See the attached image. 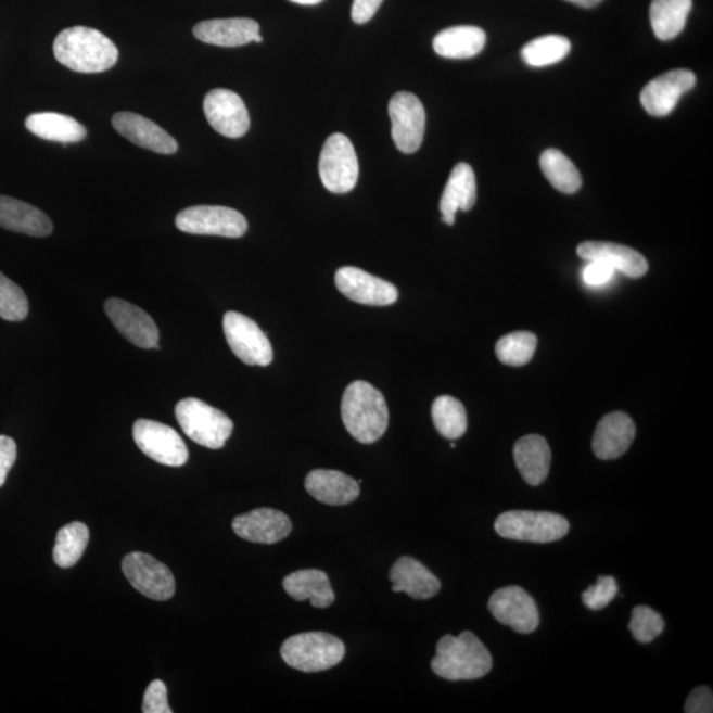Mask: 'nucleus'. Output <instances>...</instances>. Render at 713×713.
Instances as JSON below:
<instances>
[{
	"mask_svg": "<svg viewBox=\"0 0 713 713\" xmlns=\"http://www.w3.org/2000/svg\"><path fill=\"white\" fill-rule=\"evenodd\" d=\"M54 58L61 65L79 73L112 69L118 61V48L107 36L90 27H71L53 42Z\"/></svg>",
	"mask_w": 713,
	"mask_h": 713,
	"instance_id": "nucleus-1",
	"label": "nucleus"
},
{
	"mask_svg": "<svg viewBox=\"0 0 713 713\" xmlns=\"http://www.w3.org/2000/svg\"><path fill=\"white\" fill-rule=\"evenodd\" d=\"M341 417L345 429L357 442L371 444L380 441L389 426L385 396L368 382H353L343 395Z\"/></svg>",
	"mask_w": 713,
	"mask_h": 713,
	"instance_id": "nucleus-2",
	"label": "nucleus"
},
{
	"mask_svg": "<svg viewBox=\"0 0 713 713\" xmlns=\"http://www.w3.org/2000/svg\"><path fill=\"white\" fill-rule=\"evenodd\" d=\"M493 660L485 645L472 632L444 636L431 662L432 672L447 680H474L491 673Z\"/></svg>",
	"mask_w": 713,
	"mask_h": 713,
	"instance_id": "nucleus-3",
	"label": "nucleus"
},
{
	"mask_svg": "<svg viewBox=\"0 0 713 713\" xmlns=\"http://www.w3.org/2000/svg\"><path fill=\"white\" fill-rule=\"evenodd\" d=\"M280 654L290 667L298 672L319 673L344 660L345 646L329 633H301L285 639Z\"/></svg>",
	"mask_w": 713,
	"mask_h": 713,
	"instance_id": "nucleus-4",
	"label": "nucleus"
},
{
	"mask_svg": "<svg viewBox=\"0 0 713 713\" xmlns=\"http://www.w3.org/2000/svg\"><path fill=\"white\" fill-rule=\"evenodd\" d=\"M175 416L189 438L211 449L222 448L234 429L222 411L196 398L180 400Z\"/></svg>",
	"mask_w": 713,
	"mask_h": 713,
	"instance_id": "nucleus-5",
	"label": "nucleus"
},
{
	"mask_svg": "<svg viewBox=\"0 0 713 713\" xmlns=\"http://www.w3.org/2000/svg\"><path fill=\"white\" fill-rule=\"evenodd\" d=\"M495 530L505 539L551 544L569 534L570 523L550 511L510 510L497 518Z\"/></svg>",
	"mask_w": 713,
	"mask_h": 713,
	"instance_id": "nucleus-6",
	"label": "nucleus"
},
{
	"mask_svg": "<svg viewBox=\"0 0 713 713\" xmlns=\"http://www.w3.org/2000/svg\"><path fill=\"white\" fill-rule=\"evenodd\" d=\"M319 173L329 192L344 194L353 191L359 175V164L351 139L344 133H333L322 148Z\"/></svg>",
	"mask_w": 713,
	"mask_h": 713,
	"instance_id": "nucleus-7",
	"label": "nucleus"
},
{
	"mask_svg": "<svg viewBox=\"0 0 713 713\" xmlns=\"http://www.w3.org/2000/svg\"><path fill=\"white\" fill-rule=\"evenodd\" d=\"M176 227L188 234L240 238L246 234L247 221L242 213L227 206L198 205L181 211Z\"/></svg>",
	"mask_w": 713,
	"mask_h": 713,
	"instance_id": "nucleus-8",
	"label": "nucleus"
},
{
	"mask_svg": "<svg viewBox=\"0 0 713 713\" xmlns=\"http://www.w3.org/2000/svg\"><path fill=\"white\" fill-rule=\"evenodd\" d=\"M224 332L230 349L250 367H267L273 359V351L266 334L250 317L228 313L224 316Z\"/></svg>",
	"mask_w": 713,
	"mask_h": 713,
	"instance_id": "nucleus-9",
	"label": "nucleus"
},
{
	"mask_svg": "<svg viewBox=\"0 0 713 713\" xmlns=\"http://www.w3.org/2000/svg\"><path fill=\"white\" fill-rule=\"evenodd\" d=\"M132 435L138 448L158 464L182 467L188 461L186 443L173 426L139 419L133 424Z\"/></svg>",
	"mask_w": 713,
	"mask_h": 713,
	"instance_id": "nucleus-10",
	"label": "nucleus"
},
{
	"mask_svg": "<svg viewBox=\"0 0 713 713\" xmlns=\"http://www.w3.org/2000/svg\"><path fill=\"white\" fill-rule=\"evenodd\" d=\"M127 581L138 593L156 601H166L175 595L176 583L166 564L144 552L126 555L122 562Z\"/></svg>",
	"mask_w": 713,
	"mask_h": 713,
	"instance_id": "nucleus-11",
	"label": "nucleus"
},
{
	"mask_svg": "<svg viewBox=\"0 0 713 713\" xmlns=\"http://www.w3.org/2000/svg\"><path fill=\"white\" fill-rule=\"evenodd\" d=\"M392 118V137L396 149L413 154L423 143L425 110L418 97L407 91L395 94L389 105Z\"/></svg>",
	"mask_w": 713,
	"mask_h": 713,
	"instance_id": "nucleus-12",
	"label": "nucleus"
},
{
	"mask_svg": "<svg viewBox=\"0 0 713 713\" xmlns=\"http://www.w3.org/2000/svg\"><path fill=\"white\" fill-rule=\"evenodd\" d=\"M487 608L498 623L510 626L514 632L530 634L539 626L538 607L533 597L517 585L496 590Z\"/></svg>",
	"mask_w": 713,
	"mask_h": 713,
	"instance_id": "nucleus-13",
	"label": "nucleus"
},
{
	"mask_svg": "<svg viewBox=\"0 0 713 713\" xmlns=\"http://www.w3.org/2000/svg\"><path fill=\"white\" fill-rule=\"evenodd\" d=\"M334 282L341 294L364 306H392L399 295L394 284L358 267H341Z\"/></svg>",
	"mask_w": 713,
	"mask_h": 713,
	"instance_id": "nucleus-14",
	"label": "nucleus"
},
{
	"mask_svg": "<svg viewBox=\"0 0 713 713\" xmlns=\"http://www.w3.org/2000/svg\"><path fill=\"white\" fill-rule=\"evenodd\" d=\"M204 113L209 125L224 137L237 139L250 129L245 102L234 91L213 89L205 96Z\"/></svg>",
	"mask_w": 713,
	"mask_h": 713,
	"instance_id": "nucleus-15",
	"label": "nucleus"
},
{
	"mask_svg": "<svg viewBox=\"0 0 713 713\" xmlns=\"http://www.w3.org/2000/svg\"><path fill=\"white\" fill-rule=\"evenodd\" d=\"M105 313L131 344L142 349H158V329L152 317L133 304L112 297L105 303Z\"/></svg>",
	"mask_w": 713,
	"mask_h": 713,
	"instance_id": "nucleus-16",
	"label": "nucleus"
},
{
	"mask_svg": "<svg viewBox=\"0 0 713 713\" xmlns=\"http://www.w3.org/2000/svg\"><path fill=\"white\" fill-rule=\"evenodd\" d=\"M697 84L691 71L674 69L651 79L641 93L646 112L654 117H664L673 112L680 97L688 93Z\"/></svg>",
	"mask_w": 713,
	"mask_h": 713,
	"instance_id": "nucleus-17",
	"label": "nucleus"
},
{
	"mask_svg": "<svg viewBox=\"0 0 713 713\" xmlns=\"http://www.w3.org/2000/svg\"><path fill=\"white\" fill-rule=\"evenodd\" d=\"M233 530L240 538L253 544L273 545L288 538L292 523L282 511L260 508L234 518Z\"/></svg>",
	"mask_w": 713,
	"mask_h": 713,
	"instance_id": "nucleus-18",
	"label": "nucleus"
},
{
	"mask_svg": "<svg viewBox=\"0 0 713 713\" xmlns=\"http://www.w3.org/2000/svg\"><path fill=\"white\" fill-rule=\"evenodd\" d=\"M114 129L133 144L157 154L173 155L179 145L166 130L155 122L136 113L122 112L113 117Z\"/></svg>",
	"mask_w": 713,
	"mask_h": 713,
	"instance_id": "nucleus-19",
	"label": "nucleus"
},
{
	"mask_svg": "<svg viewBox=\"0 0 713 713\" xmlns=\"http://www.w3.org/2000/svg\"><path fill=\"white\" fill-rule=\"evenodd\" d=\"M636 437V424L625 412L608 413L596 426L593 449L600 460H614L626 454Z\"/></svg>",
	"mask_w": 713,
	"mask_h": 713,
	"instance_id": "nucleus-20",
	"label": "nucleus"
},
{
	"mask_svg": "<svg viewBox=\"0 0 713 713\" xmlns=\"http://www.w3.org/2000/svg\"><path fill=\"white\" fill-rule=\"evenodd\" d=\"M577 255L584 260H602L615 271L629 278H641L649 271L648 260L632 247L611 242H584L577 247Z\"/></svg>",
	"mask_w": 713,
	"mask_h": 713,
	"instance_id": "nucleus-21",
	"label": "nucleus"
},
{
	"mask_svg": "<svg viewBox=\"0 0 713 713\" xmlns=\"http://www.w3.org/2000/svg\"><path fill=\"white\" fill-rule=\"evenodd\" d=\"M390 581L393 583V593H405L417 600L431 599L442 588L441 581L422 563L410 557L396 560L390 571Z\"/></svg>",
	"mask_w": 713,
	"mask_h": 713,
	"instance_id": "nucleus-22",
	"label": "nucleus"
},
{
	"mask_svg": "<svg viewBox=\"0 0 713 713\" xmlns=\"http://www.w3.org/2000/svg\"><path fill=\"white\" fill-rule=\"evenodd\" d=\"M259 34V24L246 17L205 21L196 24L193 35L206 44L234 48L253 42Z\"/></svg>",
	"mask_w": 713,
	"mask_h": 713,
	"instance_id": "nucleus-23",
	"label": "nucleus"
},
{
	"mask_svg": "<svg viewBox=\"0 0 713 713\" xmlns=\"http://www.w3.org/2000/svg\"><path fill=\"white\" fill-rule=\"evenodd\" d=\"M306 489L317 501L331 506L352 504L359 496V484L355 479L329 469H316L308 473Z\"/></svg>",
	"mask_w": 713,
	"mask_h": 713,
	"instance_id": "nucleus-24",
	"label": "nucleus"
},
{
	"mask_svg": "<svg viewBox=\"0 0 713 713\" xmlns=\"http://www.w3.org/2000/svg\"><path fill=\"white\" fill-rule=\"evenodd\" d=\"M0 228L30 237L52 234L53 224L35 206L0 194Z\"/></svg>",
	"mask_w": 713,
	"mask_h": 713,
	"instance_id": "nucleus-25",
	"label": "nucleus"
},
{
	"mask_svg": "<svg viewBox=\"0 0 713 713\" xmlns=\"http://www.w3.org/2000/svg\"><path fill=\"white\" fill-rule=\"evenodd\" d=\"M478 200V186L473 169L467 163H459L450 173L442 194L441 212L443 222L453 227L457 211H471Z\"/></svg>",
	"mask_w": 713,
	"mask_h": 713,
	"instance_id": "nucleus-26",
	"label": "nucleus"
},
{
	"mask_svg": "<svg viewBox=\"0 0 713 713\" xmlns=\"http://www.w3.org/2000/svg\"><path fill=\"white\" fill-rule=\"evenodd\" d=\"M518 471L529 485L544 484L551 467V449L544 436L527 435L514 446Z\"/></svg>",
	"mask_w": 713,
	"mask_h": 713,
	"instance_id": "nucleus-27",
	"label": "nucleus"
},
{
	"mask_svg": "<svg viewBox=\"0 0 713 713\" xmlns=\"http://www.w3.org/2000/svg\"><path fill=\"white\" fill-rule=\"evenodd\" d=\"M283 588L296 601L309 600L315 608L331 607L336 599L324 571L301 570L284 577Z\"/></svg>",
	"mask_w": 713,
	"mask_h": 713,
	"instance_id": "nucleus-28",
	"label": "nucleus"
},
{
	"mask_svg": "<svg viewBox=\"0 0 713 713\" xmlns=\"http://www.w3.org/2000/svg\"><path fill=\"white\" fill-rule=\"evenodd\" d=\"M486 34L474 26H457L442 30L434 39L438 56L454 60L471 59L484 50Z\"/></svg>",
	"mask_w": 713,
	"mask_h": 713,
	"instance_id": "nucleus-29",
	"label": "nucleus"
},
{
	"mask_svg": "<svg viewBox=\"0 0 713 713\" xmlns=\"http://www.w3.org/2000/svg\"><path fill=\"white\" fill-rule=\"evenodd\" d=\"M27 129L34 136L50 142L68 143L81 142L88 136L87 129L69 115L58 113H36L26 119Z\"/></svg>",
	"mask_w": 713,
	"mask_h": 713,
	"instance_id": "nucleus-30",
	"label": "nucleus"
},
{
	"mask_svg": "<svg viewBox=\"0 0 713 713\" xmlns=\"http://www.w3.org/2000/svg\"><path fill=\"white\" fill-rule=\"evenodd\" d=\"M692 0H653L650 22L658 39L669 41L685 29Z\"/></svg>",
	"mask_w": 713,
	"mask_h": 713,
	"instance_id": "nucleus-31",
	"label": "nucleus"
},
{
	"mask_svg": "<svg viewBox=\"0 0 713 713\" xmlns=\"http://www.w3.org/2000/svg\"><path fill=\"white\" fill-rule=\"evenodd\" d=\"M540 168L546 179L555 189L565 194H572L582 187V176L575 164L559 150H546L540 156Z\"/></svg>",
	"mask_w": 713,
	"mask_h": 713,
	"instance_id": "nucleus-32",
	"label": "nucleus"
},
{
	"mask_svg": "<svg viewBox=\"0 0 713 713\" xmlns=\"http://www.w3.org/2000/svg\"><path fill=\"white\" fill-rule=\"evenodd\" d=\"M89 544V529L82 522H72L60 530L53 548V560L60 569H71L82 558Z\"/></svg>",
	"mask_w": 713,
	"mask_h": 713,
	"instance_id": "nucleus-33",
	"label": "nucleus"
},
{
	"mask_svg": "<svg viewBox=\"0 0 713 713\" xmlns=\"http://www.w3.org/2000/svg\"><path fill=\"white\" fill-rule=\"evenodd\" d=\"M432 420L438 434L456 441L466 434L468 429V418L466 407L454 396H438L432 405Z\"/></svg>",
	"mask_w": 713,
	"mask_h": 713,
	"instance_id": "nucleus-34",
	"label": "nucleus"
},
{
	"mask_svg": "<svg viewBox=\"0 0 713 713\" xmlns=\"http://www.w3.org/2000/svg\"><path fill=\"white\" fill-rule=\"evenodd\" d=\"M571 52V42L564 36L546 35L530 41L523 47L522 59L534 68L553 65Z\"/></svg>",
	"mask_w": 713,
	"mask_h": 713,
	"instance_id": "nucleus-35",
	"label": "nucleus"
},
{
	"mask_svg": "<svg viewBox=\"0 0 713 713\" xmlns=\"http://www.w3.org/2000/svg\"><path fill=\"white\" fill-rule=\"evenodd\" d=\"M538 345L534 333L514 332L506 334L496 345L499 361L509 367H523L532 361Z\"/></svg>",
	"mask_w": 713,
	"mask_h": 713,
	"instance_id": "nucleus-36",
	"label": "nucleus"
},
{
	"mask_svg": "<svg viewBox=\"0 0 713 713\" xmlns=\"http://www.w3.org/2000/svg\"><path fill=\"white\" fill-rule=\"evenodd\" d=\"M28 313V298L24 291L0 272V317L8 321H23Z\"/></svg>",
	"mask_w": 713,
	"mask_h": 713,
	"instance_id": "nucleus-37",
	"label": "nucleus"
},
{
	"mask_svg": "<svg viewBox=\"0 0 713 713\" xmlns=\"http://www.w3.org/2000/svg\"><path fill=\"white\" fill-rule=\"evenodd\" d=\"M629 629L636 641L650 644L663 632L664 621L654 609L638 606L633 609Z\"/></svg>",
	"mask_w": 713,
	"mask_h": 713,
	"instance_id": "nucleus-38",
	"label": "nucleus"
},
{
	"mask_svg": "<svg viewBox=\"0 0 713 713\" xmlns=\"http://www.w3.org/2000/svg\"><path fill=\"white\" fill-rule=\"evenodd\" d=\"M619 594V585L612 576H599L595 585L585 589L582 599L584 606L593 611H601L613 601Z\"/></svg>",
	"mask_w": 713,
	"mask_h": 713,
	"instance_id": "nucleus-39",
	"label": "nucleus"
},
{
	"mask_svg": "<svg viewBox=\"0 0 713 713\" xmlns=\"http://www.w3.org/2000/svg\"><path fill=\"white\" fill-rule=\"evenodd\" d=\"M144 713H173L167 699V687L162 680L151 682L143 699Z\"/></svg>",
	"mask_w": 713,
	"mask_h": 713,
	"instance_id": "nucleus-40",
	"label": "nucleus"
},
{
	"mask_svg": "<svg viewBox=\"0 0 713 713\" xmlns=\"http://www.w3.org/2000/svg\"><path fill=\"white\" fill-rule=\"evenodd\" d=\"M614 268L602 260H590L588 266L584 268L583 279L588 285L599 288L611 282L614 277Z\"/></svg>",
	"mask_w": 713,
	"mask_h": 713,
	"instance_id": "nucleus-41",
	"label": "nucleus"
},
{
	"mask_svg": "<svg viewBox=\"0 0 713 713\" xmlns=\"http://www.w3.org/2000/svg\"><path fill=\"white\" fill-rule=\"evenodd\" d=\"M17 457V447L14 438L0 435V486L8 480L11 468L14 467Z\"/></svg>",
	"mask_w": 713,
	"mask_h": 713,
	"instance_id": "nucleus-42",
	"label": "nucleus"
},
{
	"mask_svg": "<svg viewBox=\"0 0 713 713\" xmlns=\"http://www.w3.org/2000/svg\"><path fill=\"white\" fill-rule=\"evenodd\" d=\"M713 711V695L709 687H697L688 697L685 712L711 713Z\"/></svg>",
	"mask_w": 713,
	"mask_h": 713,
	"instance_id": "nucleus-43",
	"label": "nucleus"
},
{
	"mask_svg": "<svg viewBox=\"0 0 713 713\" xmlns=\"http://www.w3.org/2000/svg\"><path fill=\"white\" fill-rule=\"evenodd\" d=\"M383 0H355L352 8V20L356 24H365L373 20Z\"/></svg>",
	"mask_w": 713,
	"mask_h": 713,
	"instance_id": "nucleus-44",
	"label": "nucleus"
},
{
	"mask_svg": "<svg viewBox=\"0 0 713 713\" xmlns=\"http://www.w3.org/2000/svg\"><path fill=\"white\" fill-rule=\"evenodd\" d=\"M565 2L574 3L577 8L594 9L599 5L602 0H565Z\"/></svg>",
	"mask_w": 713,
	"mask_h": 713,
	"instance_id": "nucleus-45",
	"label": "nucleus"
},
{
	"mask_svg": "<svg viewBox=\"0 0 713 713\" xmlns=\"http://www.w3.org/2000/svg\"><path fill=\"white\" fill-rule=\"evenodd\" d=\"M290 2H294V3L303 4V5H314V4L321 3L322 0H290Z\"/></svg>",
	"mask_w": 713,
	"mask_h": 713,
	"instance_id": "nucleus-46",
	"label": "nucleus"
}]
</instances>
